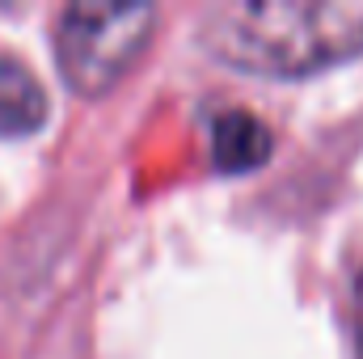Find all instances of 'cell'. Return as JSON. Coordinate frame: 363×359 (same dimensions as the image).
Returning <instances> with one entry per match:
<instances>
[{"mask_svg":"<svg viewBox=\"0 0 363 359\" xmlns=\"http://www.w3.org/2000/svg\"><path fill=\"white\" fill-rule=\"evenodd\" d=\"M207 55L245 77L300 81L363 55V0H237L199 17Z\"/></svg>","mask_w":363,"mask_h":359,"instance_id":"cell-1","label":"cell"},{"mask_svg":"<svg viewBox=\"0 0 363 359\" xmlns=\"http://www.w3.org/2000/svg\"><path fill=\"white\" fill-rule=\"evenodd\" d=\"M152 17H157L152 4H97V0L68 4L55 21V60L64 81L81 97L110 93L144 55Z\"/></svg>","mask_w":363,"mask_h":359,"instance_id":"cell-2","label":"cell"},{"mask_svg":"<svg viewBox=\"0 0 363 359\" xmlns=\"http://www.w3.org/2000/svg\"><path fill=\"white\" fill-rule=\"evenodd\" d=\"M274 153L267 123L250 110H224L211 123V161L220 174H254Z\"/></svg>","mask_w":363,"mask_h":359,"instance_id":"cell-3","label":"cell"},{"mask_svg":"<svg viewBox=\"0 0 363 359\" xmlns=\"http://www.w3.org/2000/svg\"><path fill=\"white\" fill-rule=\"evenodd\" d=\"M43 123H47V93L38 77L17 55H0V136L21 140L34 136Z\"/></svg>","mask_w":363,"mask_h":359,"instance_id":"cell-4","label":"cell"}]
</instances>
